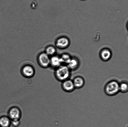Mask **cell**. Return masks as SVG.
<instances>
[{
  "mask_svg": "<svg viewBox=\"0 0 128 127\" xmlns=\"http://www.w3.org/2000/svg\"><path fill=\"white\" fill-rule=\"evenodd\" d=\"M62 63L60 57L54 55L50 57V67L56 69L62 65Z\"/></svg>",
  "mask_w": 128,
  "mask_h": 127,
  "instance_id": "ba28073f",
  "label": "cell"
},
{
  "mask_svg": "<svg viewBox=\"0 0 128 127\" xmlns=\"http://www.w3.org/2000/svg\"></svg>",
  "mask_w": 128,
  "mask_h": 127,
  "instance_id": "e0dca14e",
  "label": "cell"
},
{
  "mask_svg": "<svg viewBox=\"0 0 128 127\" xmlns=\"http://www.w3.org/2000/svg\"><path fill=\"white\" fill-rule=\"evenodd\" d=\"M100 55L102 60L104 61H107L111 59L112 53L110 49L105 48L102 50Z\"/></svg>",
  "mask_w": 128,
  "mask_h": 127,
  "instance_id": "8fae6325",
  "label": "cell"
},
{
  "mask_svg": "<svg viewBox=\"0 0 128 127\" xmlns=\"http://www.w3.org/2000/svg\"><path fill=\"white\" fill-rule=\"evenodd\" d=\"M106 95L114 96L120 92V83L116 80H110L106 83L104 87Z\"/></svg>",
  "mask_w": 128,
  "mask_h": 127,
  "instance_id": "7a4b0ae2",
  "label": "cell"
},
{
  "mask_svg": "<svg viewBox=\"0 0 128 127\" xmlns=\"http://www.w3.org/2000/svg\"><path fill=\"white\" fill-rule=\"evenodd\" d=\"M128 91V84L127 82L123 81L120 83V91L122 93H127Z\"/></svg>",
  "mask_w": 128,
  "mask_h": 127,
  "instance_id": "5bb4252c",
  "label": "cell"
},
{
  "mask_svg": "<svg viewBox=\"0 0 128 127\" xmlns=\"http://www.w3.org/2000/svg\"><path fill=\"white\" fill-rule=\"evenodd\" d=\"M60 58L62 61V64H66V65L70 62L72 58L70 55L67 53H64L60 57Z\"/></svg>",
  "mask_w": 128,
  "mask_h": 127,
  "instance_id": "9a60e30c",
  "label": "cell"
},
{
  "mask_svg": "<svg viewBox=\"0 0 128 127\" xmlns=\"http://www.w3.org/2000/svg\"><path fill=\"white\" fill-rule=\"evenodd\" d=\"M20 124V120H11V125L14 127H18Z\"/></svg>",
  "mask_w": 128,
  "mask_h": 127,
  "instance_id": "2e32d148",
  "label": "cell"
},
{
  "mask_svg": "<svg viewBox=\"0 0 128 127\" xmlns=\"http://www.w3.org/2000/svg\"><path fill=\"white\" fill-rule=\"evenodd\" d=\"M11 120L8 116L0 117V127H10L11 125Z\"/></svg>",
  "mask_w": 128,
  "mask_h": 127,
  "instance_id": "7c38bea8",
  "label": "cell"
},
{
  "mask_svg": "<svg viewBox=\"0 0 128 127\" xmlns=\"http://www.w3.org/2000/svg\"><path fill=\"white\" fill-rule=\"evenodd\" d=\"M71 71H74L78 69L80 65L78 59L75 58H72L66 65Z\"/></svg>",
  "mask_w": 128,
  "mask_h": 127,
  "instance_id": "30bf717a",
  "label": "cell"
},
{
  "mask_svg": "<svg viewBox=\"0 0 128 127\" xmlns=\"http://www.w3.org/2000/svg\"><path fill=\"white\" fill-rule=\"evenodd\" d=\"M56 44L58 48L61 49H65L70 45V41L67 37H61L56 40Z\"/></svg>",
  "mask_w": 128,
  "mask_h": 127,
  "instance_id": "52a82bcc",
  "label": "cell"
},
{
  "mask_svg": "<svg viewBox=\"0 0 128 127\" xmlns=\"http://www.w3.org/2000/svg\"><path fill=\"white\" fill-rule=\"evenodd\" d=\"M22 113L18 107L14 106L10 108L8 112V116L11 120H20L22 117Z\"/></svg>",
  "mask_w": 128,
  "mask_h": 127,
  "instance_id": "277c9868",
  "label": "cell"
},
{
  "mask_svg": "<svg viewBox=\"0 0 128 127\" xmlns=\"http://www.w3.org/2000/svg\"><path fill=\"white\" fill-rule=\"evenodd\" d=\"M21 73L25 78H31L34 76L36 70L33 66L30 64H26L21 68Z\"/></svg>",
  "mask_w": 128,
  "mask_h": 127,
  "instance_id": "5b68a950",
  "label": "cell"
},
{
  "mask_svg": "<svg viewBox=\"0 0 128 127\" xmlns=\"http://www.w3.org/2000/svg\"><path fill=\"white\" fill-rule=\"evenodd\" d=\"M54 75L55 78L58 81L62 82L70 79L71 71L67 66L62 65L55 70Z\"/></svg>",
  "mask_w": 128,
  "mask_h": 127,
  "instance_id": "6da1fadb",
  "label": "cell"
},
{
  "mask_svg": "<svg viewBox=\"0 0 128 127\" xmlns=\"http://www.w3.org/2000/svg\"><path fill=\"white\" fill-rule=\"evenodd\" d=\"M45 52L50 56H52L55 55L56 52V49L54 46L49 45L46 47Z\"/></svg>",
  "mask_w": 128,
  "mask_h": 127,
  "instance_id": "4fadbf2b",
  "label": "cell"
},
{
  "mask_svg": "<svg viewBox=\"0 0 128 127\" xmlns=\"http://www.w3.org/2000/svg\"><path fill=\"white\" fill-rule=\"evenodd\" d=\"M50 57L45 52H41L37 57L38 63L42 68H46L50 67Z\"/></svg>",
  "mask_w": 128,
  "mask_h": 127,
  "instance_id": "3957f363",
  "label": "cell"
},
{
  "mask_svg": "<svg viewBox=\"0 0 128 127\" xmlns=\"http://www.w3.org/2000/svg\"><path fill=\"white\" fill-rule=\"evenodd\" d=\"M61 87L64 91L68 93L72 92L75 89L72 81L70 79L62 82Z\"/></svg>",
  "mask_w": 128,
  "mask_h": 127,
  "instance_id": "8992f818",
  "label": "cell"
},
{
  "mask_svg": "<svg viewBox=\"0 0 128 127\" xmlns=\"http://www.w3.org/2000/svg\"><path fill=\"white\" fill-rule=\"evenodd\" d=\"M72 81L75 89H81L85 85V79L81 76H77L75 77Z\"/></svg>",
  "mask_w": 128,
  "mask_h": 127,
  "instance_id": "9c48e42d",
  "label": "cell"
}]
</instances>
